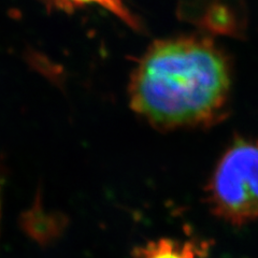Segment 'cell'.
<instances>
[{
    "label": "cell",
    "instance_id": "obj_5",
    "mask_svg": "<svg viewBox=\"0 0 258 258\" xmlns=\"http://www.w3.org/2000/svg\"><path fill=\"white\" fill-rule=\"evenodd\" d=\"M0 217H2V181H0Z\"/></svg>",
    "mask_w": 258,
    "mask_h": 258
},
{
    "label": "cell",
    "instance_id": "obj_2",
    "mask_svg": "<svg viewBox=\"0 0 258 258\" xmlns=\"http://www.w3.org/2000/svg\"><path fill=\"white\" fill-rule=\"evenodd\" d=\"M212 212L235 226L258 219V140L238 138L225 150L207 186Z\"/></svg>",
    "mask_w": 258,
    "mask_h": 258
},
{
    "label": "cell",
    "instance_id": "obj_3",
    "mask_svg": "<svg viewBox=\"0 0 258 258\" xmlns=\"http://www.w3.org/2000/svg\"><path fill=\"white\" fill-rule=\"evenodd\" d=\"M133 258H209L205 244L192 240L160 238L136 247Z\"/></svg>",
    "mask_w": 258,
    "mask_h": 258
},
{
    "label": "cell",
    "instance_id": "obj_1",
    "mask_svg": "<svg viewBox=\"0 0 258 258\" xmlns=\"http://www.w3.org/2000/svg\"><path fill=\"white\" fill-rule=\"evenodd\" d=\"M231 88L225 54L209 39L174 37L153 43L129 84L133 110L161 131L207 127L223 118Z\"/></svg>",
    "mask_w": 258,
    "mask_h": 258
},
{
    "label": "cell",
    "instance_id": "obj_4",
    "mask_svg": "<svg viewBox=\"0 0 258 258\" xmlns=\"http://www.w3.org/2000/svg\"><path fill=\"white\" fill-rule=\"evenodd\" d=\"M48 8L63 12H74L86 7H98L115 15L132 28L139 29V22L128 9L124 0H41Z\"/></svg>",
    "mask_w": 258,
    "mask_h": 258
}]
</instances>
